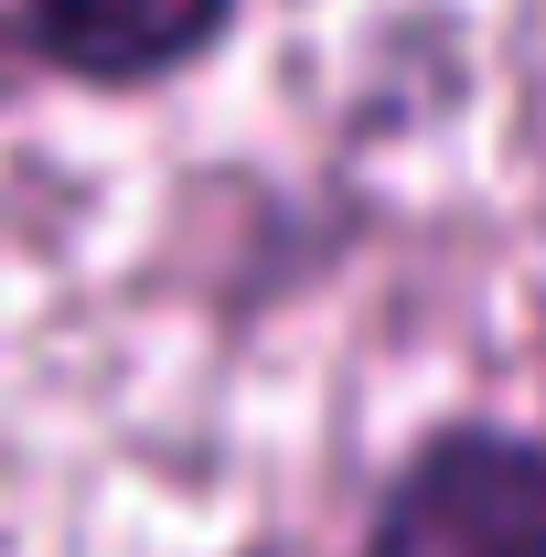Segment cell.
Segmentation results:
<instances>
[{"label":"cell","instance_id":"2","mask_svg":"<svg viewBox=\"0 0 546 557\" xmlns=\"http://www.w3.org/2000/svg\"><path fill=\"white\" fill-rule=\"evenodd\" d=\"M247 0H11L22 54L44 86L75 97H161L225 54Z\"/></svg>","mask_w":546,"mask_h":557},{"label":"cell","instance_id":"1","mask_svg":"<svg viewBox=\"0 0 546 557\" xmlns=\"http://www.w3.org/2000/svg\"><path fill=\"white\" fill-rule=\"evenodd\" d=\"M353 557H546V440L514 418L418 429Z\"/></svg>","mask_w":546,"mask_h":557},{"label":"cell","instance_id":"3","mask_svg":"<svg viewBox=\"0 0 546 557\" xmlns=\"http://www.w3.org/2000/svg\"><path fill=\"white\" fill-rule=\"evenodd\" d=\"M22 86H33V54H22V22L0 0V108H22Z\"/></svg>","mask_w":546,"mask_h":557}]
</instances>
